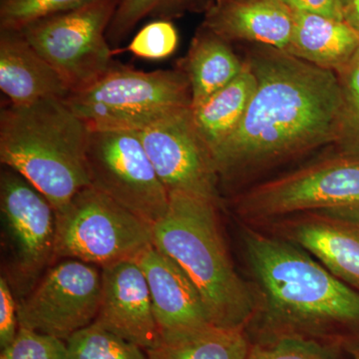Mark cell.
Here are the masks:
<instances>
[{
	"instance_id": "cell-10",
	"label": "cell",
	"mask_w": 359,
	"mask_h": 359,
	"mask_svg": "<svg viewBox=\"0 0 359 359\" xmlns=\"http://www.w3.org/2000/svg\"><path fill=\"white\" fill-rule=\"evenodd\" d=\"M101 269L63 259L47 269L18 304L20 327L67 340L95 320L101 297Z\"/></svg>"
},
{
	"instance_id": "cell-2",
	"label": "cell",
	"mask_w": 359,
	"mask_h": 359,
	"mask_svg": "<svg viewBox=\"0 0 359 359\" xmlns=\"http://www.w3.org/2000/svg\"><path fill=\"white\" fill-rule=\"evenodd\" d=\"M256 299L250 339L290 337L342 353L359 349V292L297 245L243 224Z\"/></svg>"
},
{
	"instance_id": "cell-28",
	"label": "cell",
	"mask_w": 359,
	"mask_h": 359,
	"mask_svg": "<svg viewBox=\"0 0 359 359\" xmlns=\"http://www.w3.org/2000/svg\"><path fill=\"white\" fill-rule=\"evenodd\" d=\"M65 340L21 327L13 341L1 349L0 359H66Z\"/></svg>"
},
{
	"instance_id": "cell-34",
	"label": "cell",
	"mask_w": 359,
	"mask_h": 359,
	"mask_svg": "<svg viewBox=\"0 0 359 359\" xmlns=\"http://www.w3.org/2000/svg\"><path fill=\"white\" fill-rule=\"evenodd\" d=\"M347 1H348V0H342V2H344V6H346Z\"/></svg>"
},
{
	"instance_id": "cell-26",
	"label": "cell",
	"mask_w": 359,
	"mask_h": 359,
	"mask_svg": "<svg viewBox=\"0 0 359 359\" xmlns=\"http://www.w3.org/2000/svg\"><path fill=\"white\" fill-rule=\"evenodd\" d=\"M247 359H346L344 353L290 337L250 339Z\"/></svg>"
},
{
	"instance_id": "cell-21",
	"label": "cell",
	"mask_w": 359,
	"mask_h": 359,
	"mask_svg": "<svg viewBox=\"0 0 359 359\" xmlns=\"http://www.w3.org/2000/svg\"><path fill=\"white\" fill-rule=\"evenodd\" d=\"M244 62L233 53L228 41L205 28L194 39L183 65L192 95L191 108L224 88L240 74Z\"/></svg>"
},
{
	"instance_id": "cell-7",
	"label": "cell",
	"mask_w": 359,
	"mask_h": 359,
	"mask_svg": "<svg viewBox=\"0 0 359 359\" xmlns=\"http://www.w3.org/2000/svg\"><path fill=\"white\" fill-rule=\"evenodd\" d=\"M57 215L55 259L98 268L135 259L153 244V226L89 186Z\"/></svg>"
},
{
	"instance_id": "cell-30",
	"label": "cell",
	"mask_w": 359,
	"mask_h": 359,
	"mask_svg": "<svg viewBox=\"0 0 359 359\" xmlns=\"http://www.w3.org/2000/svg\"><path fill=\"white\" fill-rule=\"evenodd\" d=\"M290 9L299 13L318 14L332 20L344 21L342 0H280Z\"/></svg>"
},
{
	"instance_id": "cell-22",
	"label": "cell",
	"mask_w": 359,
	"mask_h": 359,
	"mask_svg": "<svg viewBox=\"0 0 359 359\" xmlns=\"http://www.w3.org/2000/svg\"><path fill=\"white\" fill-rule=\"evenodd\" d=\"M66 359H148L140 346L92 323L66 340Z\"/></svg>"
},
{
	"instance_id": "cell-8",
	"label": "cell",
	"mask_w": 359,
	"mask_h": 359,
	"mask_svg": "<svg viewBox=\"0 0 359 359\" xmlns=\"http://www.w3.org/2000/svg\"><path fill=\"white\" fill-rule=\"evenodd\" d=\"M119 1L96 0L21 30L33 48L57 71L70 93L87 88L115 65L107 32Z\"/></svg>"
},
{
	"instance_id": "cell-13",
	"label": "cell",
	"mask_w": 359,
	"mask_h": 359,
	"mask_svg": "<svg viewBox=\"0 0 359 359\" xmlns=\"http://www.w3.org/2000/svg\"><path fill=\"white\" fill-rule=\"evenodd\" d=\"M256 228L297 245L359 292V221L327 212H304Z\"/></svg>"
},
{
	"instance_id": "cell-4",
	"label": "cell",
	"mask_w": 359,
	"mask_h": 359,
	"mask_svg": "<svg viewBox=\"0 0 359 359\" xmlns=\"http://www.w3.org/2000/svg\"><path fill=\"white\" fill-rule=\"evenodd\" d=\"M89 129L65 103L48 98L0 112V162L43 194L56 214L90 184Z\"/></svg>"
},
{
	"instance_id": "cell-3",
	"label": "cell",
	"mask_w": 359,
	"mask_h": 359,
	"mask_svg": "<svg viewBox=\"0 0 359 359\" xmlns=\"http://www.w3.org/2000/svg\"><path fill=\"white\" fill-rule=\"evenodd\" d=\"M169 195L166 215L153 224V244L192 280L212 325L248 328L256 311V299L226 247L219 205L188 194Z\"/></svg>"
},
{
	"instance_id": "cell-31",
	"label": "cell",
	"mask_w": 359,
	"mask_h": 359,
	"mask_svg": "<svg viewBox=\"0 0 359 359\" xmlns=\"http://www.w3.org/2000/svg\"><path fill=\"white\" fill-rule=\"evenodd\" d=\"M344 21L359 33V0H348L344 6Z\"/></svg>"
},
{
	"instance_id": "cell-27",
	"label": "cell",
	"mask_w": 359,
	"mask_h": 359,
	"mask_svg": "<svg viewBox=\"0 0 359 359\" xmlns=\"http://www.w3.org/2000/svg\"><path fill=\"white\" fill-rule=\"evenodd\" d=\"M178 44L179 34L173 23L160 20L141 28L130 42L127 50L139 58L162 60L170 57Z\"/></svg>"
},
{
	"instance_id": "cell-12",
	"label": "cell",
	"mask_w": 359,
	"mask_h": 359,
	"mask_svg": "<svg viewBox=\"0 0 359 359\" xmlns=\"http://www.w3.org/2000/svg\"><path fill=\"white\" fill-rule=\"evenodd\" d=\"M0 212L13 273L21 283H32L55 259V209L22 175L2 166Z\"/></svg>"
},
{
	"instance_id": "cell-11",
	"label": "cell",
	"mask_w": 359,
	"mask_h": 359,
	"mask_svg": "<svg viewBox=\"0 0 359 359\" xmlns=\"http://www.w3.org/2000/svg\"><path fill=\"white\" fill-rule=\"evenodd\" d=\"M149 159L168 193H183L219 205V177L214 157L190 108L138 130Z\"/></svg>"
},
{
	"instance_id": "cell-23",
	"label": "cell",
	"mask_w": 359,
	"mask_h": 359,
	"mask_svg": "<svg viewBox=\"0 0 359 359\" xmlns=\"http://www.w3.org/2000/svg\"><path fill=\"white\" fill-rule=\"evenodd\" d=\"M196 0H120L107 32L110 44H119L144 18H168L193 6Z\"/></svg>"
},
{
	"instance_id": "cell-18",
	"label": "cell",
	"mask_w": 359,
	"mask_h": 359,
	"mask_svg": "<svg viewBox=\"0 0 359 359\" xmlns=\"http://www.w3.org/2000/svg\"><path fill=\"white\" fill-rule=\"evenodd\" d=\"M294 13L289 52L311 65L337 72L359 48V33L346 21Z\"/></svg>"
},
{
	"instance_id": "cell-9",
	"label": "cell",
	"mask_w": 359,
	"mask_h": 359,
	"mask_svg": "<svg viewBox=\"0 0 359 359\" xmlns=\"http://www.w3.org/2000/svg\"><path fill=\"white\" fill-rule=\"evenodd\" d=\"M86 162L91 186L146 223L153 226L166 215L169 193L156 173L138 132L89 131Z\"/></svg>"
},
{
	"instance_id": "cell-25",
	"label": "cell",
	"mask_w": 359,
	"mask_h": 359,
	"mask_svg": "<svg viewBox=\"0 0 359 359\" xmlns=\"http://www.w3.org/2000/svg\"><path fill=\"white\" fill-rule=\"evenodd\" d=\"M93 1L96 0H0V29L21 32L33 22Z\"/></svg>"
},
{
	"instance_id": "cell-19",
	"label": "cell",
	"mask_w": 359,
	"mask_h": 359,
	"mask_svg": "<svg viewBox=\"0 0 359 359\" xmlns=\"http://www.w3.org/2000/svg\"><path fill=\"white\" fill-rule=\"evenodd\" d=\"M250 339L245 327L205 325L160 334L148 359H247Z\"/></svg>"
},
{
	"instance_id": "cell-20",
	"label": "cell",
	"mask_w": 359,
	"mask_h": 359,
	"mask_svg": "<svg viewBox=\"0 0 359 359\" xmlns=\"http://www.w3.org/2000/svg\"><path fill=\"white\" fill-rule=\"evenodd\" d=\"M257 88V78L247 61L235 79L197 107L193 120L212 154L238 128Z\"/></svg>"
},
{
	"instance_id": "cell-14",
	"label": "cell",
	"mask_w": 359,
	"mask_h": 359,
	"mask_svg": "<svg viewBox=\"0 0 359 359\" xmlns=\"http://www.w3.org/2000/svg\"><path fill=\"white\" fill-rule=\"evenodd\" d=\"M101 297L94 323L123 339L151 348L160 339L147 280L135 259L101 268Z\"/></svg>"
},
{
	"instance_id": "cell-32",
	"label": "cell",
	"mask_w": 359,
	"mask_h": 359,
	"mask_svg": "<svg viewBox=\"0 0 359 359\" xmlns=\"http://www.w3.org/2000/svg\"><path fill=\"white\" fill-rule=\"evenodd\" d=\"M351 359H359V349H356V351H354L353 353L351 354Z\"/></svg>"
},
{
	"instance_id": "cell-29",
	"label": "cell",
	"mask_w": 359,
	"mask_h": 359,
	"mask_svg": "<svg viewBox=\"0 0 359 359\" xmlns=\"http://www.w3.org/2000/svg\"><path fill=\"white\" fill-rule=\"evenodd\" d=\"M20 330L18 304L6 276L0 278V349L6 348L15 339Z\"/></svg>"
},
{
	"instance_id": "cell-24",
	"label": "cell",
	"mask_w": 359,
	"mask_h": 359,
	"mask_svg": "<svg viewBox=\"0 0 359 359\" xmlns=\"http://www.w3.org/2000/svg\"><path fill=\"white\" fill-rule=\"evenodd\" d=\"M335 73L344 99L341 129L337 146L341 152L359 155V48Z\"/></svg>"
},
{
	"instance_id": "cell-17",
	"label": "cell",
	"mask_w": 359,
	"mask_h": 359,
	"mask_svg": "<svg viewBox=\"0 0 359 359\" xmlns=\"http://www.w3.org/2000/svg\"><path fill=\"white\" fill-rule=\"evenodd\" d=\"M0 90L13 106L65 98L70 90L57 71L16 30L0 29Z\"/></svg>"
},
{
	"instance_id": "cell-1",
	"label": "cell",
	"mask_w": 359,
	"mask_h": 359,
	"mask_svg": "<svg viewBox=\"0 0 359 359\" xmlns=\"http://www.w3.org/2000/svg\"><path fill=\"white\" fill-rule=\"evenodd\" d=\"M247 62L257 88L238 128L212 152L219 181L337 145L344 99L334 71L269 46L252 51Z\"/></svg>"
},
{
	"instance_id": "cell-5",
	"label": "cell",
	"mask_w": 359,
	"mask_h": 359,
	"mask_svg": "<svg viewBox=\"0 0 359 359\" xmlns=\"http://www.w3.org/2000/svg\"><path fill=\"white\" fill-rule=\"evenodd\" d=\"M233 209L252 226L316 212L359 221V155L337 151L266 180L236 196Z\"/></svg>"
},
{
	"instance_id": "cell-15",
	"label": "cell",
	"mask_w": 359,
	"mask_h": 359,
	"mask_svg": "<svg viewBox=\"0 0 359 359\" xmlns=\"http://www.w3.org/2000/svg\"><path fill=\"white\" fill-rule=\"evenodd\" d=\"M135 261L147 280L160 334L212 323L197 287L174 259L152 244Z\"/></svg>"
},
{
	"instance_id": "cell-6",
	"label": "cell",
	"mask_w": 359,
	"mask_h": 359,
	"mask_svg": "<svg viewBox=\"0 0 359 359\" xmlns=\"http://www.w3.org/2000/svg\"><path fill=\"white\" fill-rule=\"evenodd\" d=\"M89 131H138L165 116L190 108L192 95L183 69L145 72L114 65L100 79L65 97Z\"/></svg>"
},
{
	"instance_id": "cell-16",
	"label": "cell",
	"mask_w": 359,
	"mask_h": 359,
	"mask_svg": "<svg viewBox=\"0 0 359 359\" xmlns=\"http://www.w3.org/2000/svg\"><path fill=\"white\" fill-rule=\"evenodd\" d=\"M294 25V11L280 0H218L204 27L226 41L247 40L287 51Z\"/></svg>"
},
{
	"instance_id": "cell-33",
	"label": "cell",
	"mask_w": 359,
	"mask_h": 359,
	"mask_svg": "<svg viewBox=\"0 0 359 359\" xmlns=\"http://www.w3.org/2000/svg\"><path fill=\"white\" fill-rule=\"evenodd\" d=\"M226 1H249V0H226Z\"/></svg>"
}]
</instances>
